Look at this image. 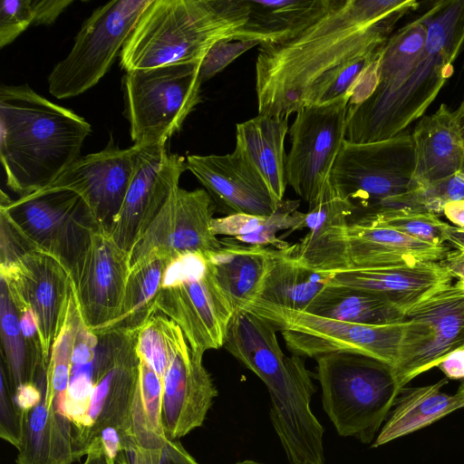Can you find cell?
<instances>
[{
	"label": "cell",
	"instance_id": "4dcf8cb0",
	"mask_svg": "<svg viewBox=\"0 0 464 464\" xmlns=\"http://www.w3.org/2000/svg\"><path fill=\"white\" fill-rule=\"evenodd\" d=\"M447 383L448 378H444L426 386L403 388L395 401L391 416L372 447L378 448L423 429L463 408L456 394L451 395L441 391Z\"/></svg>",
	"mask_w": 464,
	"mask_h": 464
},
{
	"label": "cell",
	"instance_id": "277c9868",
	"mask_svg": "<svg viewBox=\"0 0 464 464\" xmlns=\"http://www.w3.org/2000/svg\"><path fill=\"white\" fill-rule=\"evenodd\" d=\"M426 20L428 39L419 61L393 91L348 111L346 140L367 143L404 132L424 116L451 77L464 48V0L435 2Z\"/></svg>",
	"mask_w": 464,
	"mask_h": 464
},
{
	"label": "cell",
	"instance_id": "d6986e66",
	"mask_svg": "<svg viewBox=\"0 0 464 464\" xmlns=\"http://www.w3.org/2000/svg\"><path fill=\"white\" fill-rule=\"evenodd\" d=\"M130 273V253L97 229L72 280L84 324L95 332L119 314Z\"/></svg>",
	"mask_w": 464,
	"mask_h": 464
},
{
	"label": "cell",
	"instance_id": "ba28073f",
	"mask_svg": "<svg viewBox=\"0 0 464 464\" xmlns=\"http://www.w3.org/2000/svg\"><path fill=\"white\" fill-rule=\"evenodd\" d=\"M411 134L367 143L344 140L332 168L336 192L355 208L353 215L385 208L414 207L418 185L413 178Z\"/></svg>",
	"mask_w": 464,
	"mask_h": 464
},
{
	"label": "cell",
	"instance_id": "f907efd6",
	"mask_svg": "<svg viewBox=\"0 0 464 464\" xmlns=\"http://www.w3.org/2000/svg\"><path fill=\"white\" fill-rule=\"evenodd\" d=\"M440 263L448 269L453 278L464 280V251L449 250Z\"/></svg>",
	"mask_w": 464,
	"mask_h": 464
},
{
	"label": "cell",
	"instance_id": "2e32d148",
	"mask_svg": "<svg viewBox=\"0 0 464 464\" xmlns=\"http://www.w3.org/2000/svg\"><path fill=\"white\" fill-rule=\"evenodd\" d=\"M350 94L301 108L289 129L286 182L308 204L320 195L345 140Z\"/></svg>",
	"mask_w": 464,
	"mask_h": 464
},
{
	"label": "cell",
	"instance_id": "bcb514c9",
	"mask_svg": "<svg viewBox=\"0 0 464 464\" xmlns=\"http://www.w3.org/2000/svg\"><path fill=\"white\" fill-rule=\"evenodd\" d=\"M45 387V377L38 382L19 385L14 392V398L19 408L27 412L38 404Z\"/></svg>",
	"mask_w": 464,
	"mask_h": 464
},
{
	"label": "cell",
	"instance_id": "f6af8a7d",
	"mask_svg": "<svg viewBox=\"0 0 464 464\" xmlns=\"http://www.w3.org/2000/svg\"><path fill=\"white\" fill-rule=\"evenodd\" d=\"M260 44L256 41L223 39L214 44L203 57L199 65V79L202 82L223 71L239 55Z\"/></svg>",
	"mask_w": 464,
	"mask_h": 464
},
{
	"label": "cell",
	"instance_id": "681fc988",
	"mask_svg": "<svg viewBox=\"0 0 464 464\" xmlns=\"http://www.w3.org/2000/svg\"><path fill=\"white\" fill-rule=\"evenodd\" d=\"M108 455L115 460L122 450L124 437L114 428H106L99 437Z\"/></svg>",
	"mask_w": 464,
	"mask_h": 464
},
{
	"label": "cell",
	"instance_id": "7c38bea8",
	"mask_svg": "<svg viewBox=\"0 0 464 464\" xmlns=\"http://www.w3.org/2000/svg\"><path fill=\"white\" fill-rule=\"evenodd\" d=\"M250 311L271 322L281 332L292 354L316 358L347 352L380 360L394 367L401 346L403 323L369 325L318 316L256 301Z\"/></svg>",
	"mask_w": 464,
	"mask_h": 464
},
{
	"label": "cell",
	"instance_id": "836d02e7",
	"mask_svg": "<svg viewBox=\"0 0 464 464\" xmlns=\"http://www.w3.org/2000/svg\"><path fill=\"white\" fill-rule=\"evenodd\" d=\"M170 259L151 255L132 266L118 315L93 333L104 334L139 332L149 319L157 314L155 302Z\"/></svg>",
	"mask_w": 464,
	"mask_h": 464
},
{
	"label": "cell",
	"instance_id": "f35d334b",
	"mask_svg": "<svg viewBox=\"0 0 464 464\" xmlns=\"http://www.w3.org/2000/svg\"><path fill=\"white\" fill-rule=\"evenodd\" d=\"M139 360L140 375L130 437L142 449L159 450L167 440L161 422L163 381L145 360L140 356Z\"/></svg>",
	"mask_w": 464,
	"mask_h": 464
},
{
	"label": "cell",
	"instance_id": "d6a6232c",
	"mask_svg": "<svg viewBox=\"0 0 464 464\" xmlns=\"http://www.w3.org/2000/svg\"><path fill=\"white\" fill-rule=\"evenodd\" d=\"M304 312V311H303ZM306 313L350 323L382 325L401 323L404 308L379 294L326 285Z\"/></svg>",
	"mask_w": 464,
	"mask_h": 464
},
{
	"label": "cell",
	"instance_id": "8fae6325",
	"mask_svg": "<svg viewBox=\"0 0 464 464\" xmlns=\"http://www.w3.org/2000/svg\"><path fill=\"white\" fill-rule=\"evenodd\" d=\"M0 209L34 246L57 258L71 278L101 228L83 198L65 188H44L15 200L2 191Z\"/></svg>",
	"mask_w": 464,
	"mask_h": 464
},
{
	"label": "cell",
	"instance_id": "cb8c5ba5",
	"mask_svg": "<svg viewBox=\"0 0 464 464\" xmlns=\"http://www.w3.org/2000/svg\"><path fill=\"white\" fill-rule=\"evenodd\" d=\"M418 186L464 171V140L454 111L441 103L421 117L411 133Z\"/></svg>",
	"mask_w": 464,
	"mask_h": 464
},
{
	"label": "cell",
	"instance_id": "7402d4cb",
	"mask_svg": "<svg viewBox=\"0 0 464 464\" xmlns=\"http://www.w3.org/2000/svg\"><path fill=\"white\" fill-rule=\"evenodd\" d=\"M186 161L213 201L230 214L268 216L277 208L279 202L239 150L226 155H188Z\"/></svg>",
	"mask_w": 464,
	"mask_h": 464
},
{
	"label": "cell",
	"instance_id": "db71d44e",
	"mask_svg": "<svg viewBox=\"0 0 464 464\" xmlns=\"http://www.w3.org/2000/svg\"><path fill=\"white\" fill-rule=\"evenodd\" d=\"M443 238L455 249L464 251V229L448 224L443 230Z\"/></svg>",
	"mask_w": 464,
	"mask_h": 464
},
{
	"label": "cell",
	"instance_id": "ab89813d",
	"mask_svg": "<svg viewBox=\"0 0 464 464\" xmlns=\"http://www.w3.org/2000/svg\"><path fill=\"white\" fill-rule=\"evenodd\" d=\"M349 223L392 228L435 246L445 245L443 230L448 225L432 212L411 208H385L353 215Z\"/></svg>",
	"mask_w": 464,
	"mask_h": 464
},
{
	"label": "cell",
	"instance_id": "6da1fadb",
	"mask_svg": "<svg viewBox=\"0 0 464 464\" xmlns=\"http://www.w3.org/2000/svg\"><path fill=\"white\" fill-rule=\"evenodd\" d=\"M415 0H338L296 38L260 44L256 63L258 114L288 118L314 86L348 62L381 50Z\"/></svg>",
	"mask_w": 464,
	"mask_h": 464
},
{
	"label": "cell",
	"instance_id": "4316f807",
	"mask_svg": "<svg viewBox=\"0 0 464 464\" xmlns=\"http://www.w3.org/2000/svg\"><path fill=\"white\" fill-rule=\"evenodd\" d=\"M220 240L221 248L206 258L235 315L258 298L273 248L242 244L227 237Z\"/></svg>",
	"mask_w": 464,
	"mask_h": 464
},
{
	"label": "cell",
	"instance_id": "8d00e7d4",
	"mask_svg": "<svg viewBox=\"0 0 464 464\" xmlns=\"http://www.w3.org/2000/svg\"><path fill=\"white\" fill-rule=\"evenodd\" d=\"M99 335L83 322L78 321L74 336L69 384L66 394V413L73 426V435L84 425L90 399L98 377Z\"/></svg>",
	"mask_w": 464,
	"mask_h": 464
},
{
	"label": "cell",
	"instance_id": "e575fe53",
	"mask_svg": "<svg viewBox=\"0 0 464 464\" xmlns=\"http://www.w3.org/2000/svg\"><path fill=\"white\" fill-rule=\"evenodd\" d=\"M299 200L283 199L268 216L233 213L214 218L211 230L215 236H226L242 244L285 249L290 245L276 237L281 230L303 229L305 213L297 210Z\"/></svg>",
	"mask_w": 464,
	"mask_h": 464
},
{
	"label": "cell",
	"instance_id": "5b68a950",
	"mask_svg": "<svg viewBox=\"0 0 464 464\" xmlns=\"http://www.w3.org/2000/svg\"><path fill=\"white\" fill-rule=\"evenodd\" d=\"M248 19L245 0H150L120 53L126 71L201 62Z\"/></svg>",
	"mask_w": 464,
	"mask_h": 464
},
{
	"label": "cell",
	"instance_id": "ac0fdd59",
	"mask_svg": "<svg viewBox=\"0 0 464 464\" xmlns=\"http://www.w3.org/2000/svg\"><path fill=\"white\" fill-rule=\"evenodd\" d=\"M134 147L133 175L109 230L116 244L128 253L179 188V179L188 169L184 158L169 153L166 144Z\"/></svg>",
	"mask_w": 464,
	"mask_h": 464
},
{
	"label": "cell",
	"instance_id": "83f0119b",
	"mask_svg": "<svg viewBox=\"0 0 464 464\" xmlns=\"http://www.w3.org/2000/svg\"><path fill=\"white\" fill-rule=\"evenodd\" d=\"M338 0H245L248 19L234 36L260 44L289 42L328 13Z\"/></svg>",
	"mask_w": 464,
	"mask_h": 464
},
{
	"label": "cell",
	"instance_id": "d590c367",
	"mask_svg": "<svg viewBox=\"0 0 464 464\" xmlns=\"http://www.w3.org/2000/svg\"><path fill=\"white\" fill-rule=\"evenodd\" d=\"M0 282L1 366L14 393L19 385L38 382L44 378L47 365L43 354L24 338L17 310L5 285Z\"/></svg>",
	"mask_w": 464,
	"mask_h": 464
},
{
	"label": "cell",
	"instance_id": "8992f818",
	"mask_svg": "<svg viewBox=\"0 0 464 464\" xmlns=\"http://www.w3.org/2000/svg\"><path fill=\"white\" fill-rule=\"evenodd\" d=\"M323 408L342 437L373 441L402 390L393 368L360 353L335 352L314 358Z\"/></svg>",
	"mask_w": 464,
	"mask_h": 464
},
{
	"label": "cell",
	"instance_id": "11a10c76",
	"mask_svg": "<svg viewBox=\"0 0 464 464\" xmlns=\"http://www.w3.org/2000/svg\"><path fill=\"white\" fill-rule=\"evenodd\" d=\"M457 120L459 121V125L460 128L461 135L464 140V98L460 104L459 105L458 109L454 111Z\"/></svg>",
	"mask_w": 464,
	"mask_h": 464
},
{
	"label": "cell",
	"instance_id": "4fadbf2b",
	"mask_svg": "<svg viewBox=\"0 0 464 464\" xmlns=\"http://www.w3.org/2000/svg\"><path fill=\"white\" fill-rule=\"evenodd\" d=\"M395 378L401 389L464 348V280L438 286L404 309Z\"/></svg>",
	"mask_w": 464,
	"mask_h": 464
},
{
	"label": "cell",
	"instance_id": "44dd1931",
	"mask_svg": "<svg viewBox=\"0 0 464 464\" xmlns=\"http://www.w3.org/2000/svg\"><path fill=\"white\" fill-rule=\"evenodd\" d=\"M202 358L185 339L164 376L161 422L169 440H178L201 427L218 396Z\"/></svg>",
	"mask_w": 464,
	"mask_h": 464
},
{
	"label": "cell",
	"instance_id": "5bb4252c",
	"mask_svg": "<svg viewBox=\"0 0 464 464\" xmlns=\"http://www.w3.org/2000/svg\"><path fill=\"white\" fill-rule=\"evenodd\" d=\"M150 0H114L97 7L83 22L68 55L48 76L57 99L75 97L108 72Z\"/></svg>",
	"mask_w": 464,
	"mask_h": 464
},
{
	"label": "cell",
	"instance_id": "484cf974",
	"mask_svg": "<svg viewBox=\"0 0 464 464\" xmlns=\"http://www.w3.org/2000/svg\"><path fill=\"white\" fill-rule=\"evenodd\" d=\"M449 250L392 228L349 223L350 269L440 262Z\"/></svg>",
	"mask_w": 464,
	"mask_h": 464
},
{
	"label": "cell",
	"instance_id": "816d5d0a",
	"mask_svg": "<svg viewBox=\"0 0 464 464\" xmlns=\"http://www.w3.org/2000/svg\"><path fill=\"white\" fill-rule=\"evenodd\" d=\"M82 464H116V462L108 455L100 438H97L88 449Z\"/></svg>",
	"mask_w": 464,
	"mask_h": 464
},
{
	"label": "cell",
	"instance_id": "f1b7e54d",
	"mask_svg": "<svg viewBox=\"0 0 464 464\" xmlns=\"http://www.w3.org/2000/svg\"><path fill=\"white\" fill-rule=\"evenodd\" d=\"M236 149L260 174L277 202L283 200L286 182L285 139L288 118L258 114L237 123Z\"/></svg>",
	"mask_w": 464,
	"mask_h": 464
},
{
	"label": "cell",
	"instance_id": "6f0895ef",
	"mask_svg": "<svg viewBox=\"0 0 464 464\" xmlns=\"http://www.w3.org/2000/svg\"><path fill=\"white\" fill-rule=\"evenodd\" d=\"M234 464H263V463H260V462H257L255 460H251V459H245V460L237 461Z\"/></svg>",
	"mask_w": 464,
	"mask_h": 464
},
{
	"label": "cell",
	"instance_id": "c3c4849f",
	"mask_svg": "<svg viewBox=\"0 0 464 464\" xmlns=\"http://www.w3.org/2000/svg\"><path fill=\"white\" fill-rule=\"evenodd\" d=\"M438 368L448 379L464 381V348L450 353Z\"/></svg>",
	"mask_w": 464,
	"mask_h": 464
},
{
	"label": "cell",
	"instance_id": "ffe728a7",
	"mask_svg": "<svg viewBox=\"0 0 464 464\" xmlns=\"http://www.w3.org/2000/svg\"><path fill=\"white\" fill-rule=\"evenodd\" d=\"M134 155V146L122 150L110 144L99 152L80 157L45 188H65L79 194L99 227L109 232L133 175Z\"/></svg>",
	"mask_w": 464,
	"mask_h": 464
},
{
	"label": "cell",
	"instance_id": "7dc6e473",
	"mask_svg": "<svg viewBox=\"0 0 464 464\" xmlns=\"http://www.w3.org/2000/svg\"><path fill=\"white\" fill-rule=\"evenodd\" d=\"M158 464H199L179 442L167 439L160 449Z\"/></svg>",
	"mask_w": 464,
	"mask_h": 464
},
{
	"label": "cell",
	"instance_id": "30bf717a",
	"mask_svg": "<svg viewBox=\"0 0 464 464\" xmlns=\"http://www.w3.org/2000/svg\"><path fill=\"white\" fill-rule=\"evenodd\" d=\"M201 62L126 72L125 113L134 146L166 144L201 102Z\"/></svg>",
	"mask_w": 464,
	"mask_h": 464
},
{
	"label": "cell",
	"instance_id": "7a4b0ae2",
	"mask_svg": "<svg viewBox=\"0 0 464 464\" xmlns=\"http://www.w3.org/2000/svg\"><path fill=\"white\" fill-rule=\"evenodd\" d=\"M277 331L242 311L234 315L224 347L267 388L271 422L289 464H324V430L311 410L316 386L303 357L284 353Z\"/></svg>",
	"mask_w": 464,
	"mask_h": 464
},
{
	"label": "cell",
	"instance_id": "1f68e13d",
	"mask_svg": "<svg viewBox=\"0 0 464 464\" xmlns=\"http://www.w3.org/2000/svg\"><path fill=\"white\" fill-rule=\"evenodd\" d=\"M326 281L327 274L311 270L293 256L291 245L285 249L273 248L269 267L256 301L304 312L324 288Z\"/></svg>",
	"mask_w": 464,
	"mask_h": 464
},
{
	"label": "cell",
	"instance_id": "7bdbcfd3",
	"mask_svg": "<svg viewBox=\"0 0 464 464\" xmlns=\"http://www.w3.org/2000/svg\"><path fill=\"white\" fill-rule=\"evenodd\" d=\"M460 199H464V171L418 186L414 195V207L437 215L443 212L448 203Z\"/></svg>",
	"mask_w": 464,
	"mask_h": 464
},
{
	"label": "cell",
	"instance_id": "b9f144b4",
	"mask_svg": "<svg viewBox=\"0 0 464 464\" xmlns=\"http://www.w3.org/2000/svg\"><path fill=\"white\" fill-rule=\"evenodd\" d=\"M44 24L42 0H3L0 7V47L14 42L31 25Z\"/></svg>",
	"mask_w": 464,
	"mask_h": 464
},
{
	"label": "cell",
	"instance_id": "3957f363",
	"mask_svg": "<svg viewBox=\"0 0 464 464\" xmlns=\"http://www.w3.org/2000/svg\"><path fill=\"white\" fill-rule=\"evenodd\" d=\"M91 125L27 84L0 88V159L20 197L49 187L80 158Z\"/></svg>",
	"mask_w": 464,
	"mask_h": 464
},
{
	"label": "cell",
	"instance_id": "9a60e30c",
	"mask_svg": "<svg viewBox=\"0 0 464 464\" xmlns=\"http://www.w3.org/2000/svg\"><path fill=\"white\" fill-rule=\"evenodd\" d=\"M138 333L97 334L98 378L84 425L73 435L76 460L86 455L106 428L117 429L124 438L130 436L131 411L140 375Z\"/></svg>",
	"mask_w": 464,
	"mask_h": 464
},
{
	"label": "cell",
	"instance_id": "f546056e",
	"mask_svg": "<svg viewBox=\"0 0 464 464\" xmlns=\"http://www.w3.org/2000/svg\"><path fill=\"white\" fill-rule=\"evenodd\" d=\"M17 464H72L76 461L73 426L45 398L25 412L24 438Z\"/></svg>",
	"mask_w": 464,
	"mask_h": 464
},
{
	"label": "cell",
	"instance_id": "9f6ffc18",
	"mask_svg": "<svg viewBox=\"0 0 464 464\" xmlns=\"http://www.w3.org/2000/svg\"><path fill=\"white\" fill-rule=\"evenodd\" d=\"M456 395L460 400V401H461V403L463 405V408H464V381L459 385V389H458V391L456 392Z\"/></svg>",
	"mask_w": 464,
	"mask_h": 464
},
{
	"label": "cell",
	"instance_id": "d4e9b609",
	"mask_svg": "<svg viewBox=\"0 0 464 464\" xmlns=\"http://www.w3.org/2000/svg\"><path fill=\"white\" fill-rule=\"evenodd\" d=\"M453 277L440 262L416 265L351 268L327 275L326 285L373 292L406 308L426 293L452 283Z\"/></svg>",
	"mask_w": 464,
	"mask_h": 464
},
{
	"label": "cell",
	"instance_id": "e0dca14e",
	"mask_svg": "<svg viewBox=\"0 0 464 464\" xmlns=\"http://www.w3.org/2000/svg\"><path fill=\"white\" fill-rule=\"evenodd\" d=\"M215 204L206 189L178 188L130 252V268L149 256L176 258L187 254L205 256L219 250L211 230Z\"/></svg>",
	"mask_w": 464,
	"mask_h": 464
},
{
	"label": "cell",
	"instance_id": "603a6c76",
	"mask_svg": "<svg viewBox=\"0 0 464 464\" xmlns=\"http://www.w3.org/2000/svg\"><path fill=\"white\" fill-rule=\"evenodd\" d=\"M354 211V206L336 192L329 178L319 197L309 204L304 222L308 232L299 243L291 245L293 256L322 274L350 269L348 227Z\"/></svg>",
	"mask_w": 464,
	"mask_h": 464
},
{
	"label": "cell",
	"instance_id": "9c48e42d",
	"mask_svg": "<svg viewBox=\"0 0 464 464\" xmlns=\"http://www.w3.org/2000/svg\"><path fill=\"white\" fill-rule=\"evenodd\" d=\"M155 311L172 320L199 354L224 346L234 311L205 256L187 254L169 262Z\"/></svg>",
	"mask_w": 464,
	"mask_h": 464
},
{
	"label": "cell",
	"instance_id": "52a82bcc",
	"mask_svg": "<svg viewBox=\"0 0 464 464\" xmlns=\"http://www.w3.org/2000/svg\"><path fill=\"white\" fill-rule=\"evenodd\" d=\"M0 280L16 309L33 311L47 365L67 314L72 280L61 262L34 246L6 214L0 215Z\"/></svg>",
	"mask_w": 464,
	"mask_h": 464
},
{
	"label": "cell",
	"instance_id": "60d3db41",
	"mask_svg": "<svg viewBox=\"0 0 464 464\" xmlns=\"http://www.w3.org/2000/svg\"><path fill=\"white\" fill-rule=\"evenodd\" d=\"M185 339L181 329L172 320L157 314L140 329L137 336V353L163 381Z\"/></svg>",
	"mask_w": 464,
	"mask_h": 464
},
{
	"label": "cell",
	"instance_id": "ee69618b",
	"mask_svg": "<svg viewBox=\"0 0 464 464\" xmlns=\"http://www.w3.org/2000/svg\"><path fill=\"white\" fill-rule=\"evenodd\" d=\"M0 372V437L19 450L24 438L25 412L15 402L2 366Z\"/></svg>",
	"mask_w": 464,
	"mask_h": 464
},
{
	"label": "cell",
	"instance_id": "74e56055",
	"mask_svg": "<svg viewBox=\"0 0 464 464\" xmlns=\"http://www.w3.org/2000/svg\"><path fill=\"white\" fill-rule=\"evenodd\" d=\"M427 39L426 13L392 34L382 48L377 85L369 97L398 87L419 61Z\"/></svg>",
	"mask_w": 464,
	"mask_h": 464
},
{
	"label": "cell",
	"instance_id": "f5cc1de1",
	"mask_svg": "<svg viewBox=\"0 0 464 464\" xmlns=\"http://www.w3.org/2000/svg\"><path fill=\"white\" fill-rule=\"evenodd\" d=\"M442 213L455 227L464 229V199L448 203Z\"/></svg>",
	"mask_w": 464,
	"mask_h": 464
}]
</instances>
